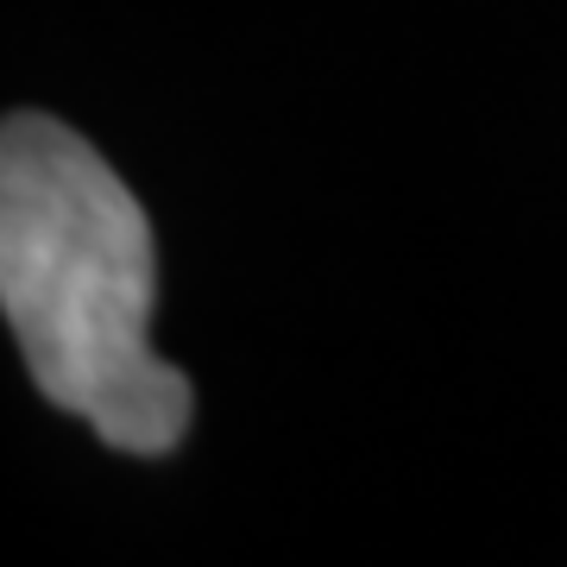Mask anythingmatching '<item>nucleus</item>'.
<instances>
[{"label":"nucleus","mask_w":567,"mask_h":567,"mask_svg":"<svg viewBox=\"0 0 567 567\" xmlns=\"http://www.w3.org/2000/svg\"><path fill=\"white\" fill-rule=\"evenodd\" d=\"M152 227L95 145L44 114L0 140V309L58 410L121 454H171L189 379L152 353Z\"/></svg>","instance_id":"f257e3e1"}]
</instances>
